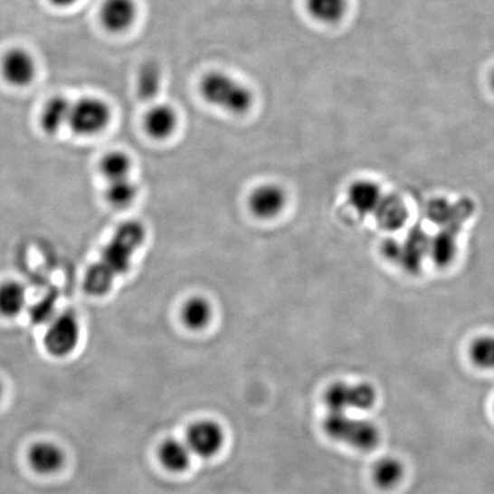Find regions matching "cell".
<instances>
[{"instance_id": "cell-21", "label": "cell", "mask_w": 494, "mask_h": 494, "mask_svg": "<svg viewBox=\"0 0 494 494\" xmlns=\"http://www.w3.org/2000/svg\"><path fill=\"white\" fill-rule=\"evenodd\" d=\"M404 476V466L396 458L385 457L376 461L372 470V480L379 489H390L397 487Z\"/></svg>"}, {"instance_id": "cell-22", "label": "cell", "mask_w": 494, "mask_h": 494, "mask_svg": "<svg viewBox=\"0 0 494 494\" xmlns=\"http://www.w3.org/2000/svg\"><path fill=\"white\" fill-rule=\"evenodd\" d=\"M133 166L129 155L121 150H112L100 159V173L108 182L127 179Z\"/></svg>"}, {"instance_id": "cell-20", "label": "cell", "mask_w": 494, "mask_h": 494, "mask_svg": "<svg viewBox=\"0 0 494 494\" xmlns=\"http://www.w3.org/2000/svg\"><path fill=\"white\" fill-rule=\"evenodd\" d=\"M163 86V71L158 63L147 62L138 69L137 92L145 101H154Z\"/></svg>"}, {"instance_id": "cell-19", "label": "cell", "mask_w": 494, "mask_h": 494, "mask_svg": "<svg viewBox=\"0 0 494 494\" xmlns=\"http://www.w3.org/2000/svg\"><path fill=\"white\" fill-rule=\"evenodd\" d=\"M311 19L323 24L340 23L347 12V0H305Z\"/></svg>"}, {"instance_id": "cell-2", "label": "cell", "mask_w": 494, "mask_h": 494, "mask_svg": "<svg viewBox=\"0 0 494 494\" xmlns=\"http://www.w3.org/2000/svg\"><path fill=\"white\" fill-rule=\"evenodd\" d=\"M204 101L228 114L241 116L253 106V93L235 77L223 71H210L199 82Z\"/></svg>"}, {"instance_id": "cell-3", "label": "cell", "mask_w": 494, "mask_h": 494, "mask_svg": "<svg viewBox=\"0 0 494 494\" xmlns=\"http://www.w3.org/2000/svg\"><path fill=\"white\" fill-rule=\"evenodd\" d=\"M323 428L329 439L363 452L375 450L381 440L379 428L375 423L364 418H355L349 413L328 412L324 419Z\"/></svg>"}, {"instance_id": "cell-4", "label": "cell", "mask_w": 494, "mask_h": 494, "mask_svg": "<svg viewBox=\"0 0 494 494\" xmlns=\"http://www.w3.org/2000/svg\"><path fill=\"white\" fill-rule=\"evenodd\" d=\"M111 115L106 100L85 95L72 101L68 128L78 137H97L109 127Z\"/></svg>"}, {"instance_id": "cell-11", "label": "cell", "mask_w": 494, "mask_h": 494, "mask_svg": "<svg viewBox=\"0 0 494 494\" xmlns=\"http://www.w3.org/2000/svg\"><path fill=\"white\" fill-rule=\"evenodd\" d=\"M72 100L64 95H54L47 100L39 115V127L47 136H55L68 128Z\"/></svg>"}, {"instance_id": "cell-15", "label": "cell", "mask_w": 494, "mask_h": 494, "mask_svg": "<svg viewBox=\"0 0 494 494\" xmlns=\"http://www.w3.org/2000/svg\"><path fill=\"white\" fill-rule=\"evenodd\" d=\"M27 307V290L23 283L8 280L0 283V316L15 318Z\"/></svg>"}, {"instance_id": "cell-8", "label": "cell", "mask_w": 494, "mask_h": 494, "mask_svg": "<svg viewBox=\"0 0 494 494\" xmlns=\"http://www.w3.org/2000/svg\"><path fill=\"white\" fill-rule=\"evenodd\" d=\"M185 443L195 456L210 459L223 449V429L214 420H199L189 427Z\"/></svg>"}, {"instance_id": "cell-5", "label": "cell", "mask_w": 494, "mask_h": 494, "mask_svg": "<svg viewBox=\"0 0 494 494\" xmlns=\"http://www.w3.org/2000/svg\"><path fill=\"white\" fill-rule=\"evenodd\" d=\"M324 401L328 412L349 413V411H367L375 404L376 392L370 384L352 385L339 381L328 385Z\"/></svg>"}, {"instance_id": "cell-6", "label": "cell", "mask_w": 494, "mask_h": 494, "mask_svg": "<svg viewBox=\"0 0 494 494\" xmlns=\"http://www.w3.org/2000/svg\"><path fill=\"white\" fill-rule=\"evenodd\" d=\"M81 336L80 318L72 311H63L49 323L44 336L45 349L52 356L66 357L77 348Z\"/></svg>"}, {"instance_id": "cell-17", "label": "cell", "mask_w": 494, "mask_h": 494, "mask_svg": "<svg viewBox=\"0 0 494 494\" xmlns=\"http://www.w3.org/2000/svg\"><path fill=\"white\" fill-rule=\"evenodd\" d=\"M158 456L165 470L182 472L188 470L193 452L185 442L168 439L160 445Z\"/></svg>"}, {"instance_id": "cell-28", "label": "cell", "mask_w": 494, "mask_h": 494, "mask_svg": "<svg viewBox=\"0 0 494 494\" xmlns=\"http://www.w3.org/2000/svg\"><path fill=\"white\" fill-rule=\"evenodd\" d=\"M0 397H2V384H0Z\"/></svg>"}, {"instance_id": "cell-12", "label": "cell", "mask_w": 494, "mask_h": 494, "mask_svg": "<svg viewBox=\"0 0 494 494\" xmlns=\"http://www.w3.org/2000/svg\"><path fill=\"white\" fill-rule=\"evenodd\" d=\"M177 124L179 117L176 109L164 103L151 106L143 117V128L155 140H166L176 132Z\"/></svg>"}, {"instance_id": "cell-9", "label": "cell", "mask_w": 494, "mask_h": 494, "mask_svg": "<svg viewBox=\"0 0 494 494\" xmlns=\"http://www.w3.org/2000/svg\"><path fill=\"white\" fill-rule=\"evenodd\" d=\"M138 15L136 0H103L99 10L100 24L112 34L128 32L137 23Z\"/></svg>"}, {"instance_id": "cell-24", "label": "cell", "mask_w": 494, "mask_h": 494, "mask_svg": "<svg viewBox=\"0 0 494 494\" xmlns=\"http://www.w3.org/2000/svg\"><path fill=\"white\" fill-rule=\"evenodd\" d=\"M428 252L437 266H449L457 255L456 238L449 233H439V235L429 242Z\"/></svg>"}, {"instance_id": "cell-13", "label": "cell", "mask_w": 494, "mask_h": 494, "mask_svg": "<svg viewBox=\"0 0 494 494\" xmlns=\"http://www.w3.org/2000/svg\"><path fill=\"white\" fill-rule=\"evenodd\" d=\"M383 198V190L374 180L358 179L349 185L348 202L358 214H375Z\"/></svg>"}, {"instance_id": "cell-16", "label": "cell", "mask_w": 494, "mask_h": 494, "mask_svg": "<svg viewBox=\"0 0 494 494\" xmlns=\"http://www.w3.org/2000/svg\"><path fill=\"white\" fill-rule=\"evenodd\" d=\"M375 215L381 228L385 231L396 232L409 219V210L400 197L384 196Z\"/></svg>"}, {"instance_id": "cell-10", "label": "cell", "mask_w": 494, "mask_h": 494, "mask_svg": "<svg viewBox=\"0 0 494 494\" xmlns=\"http://www.w3.org/2000/svg\"><path fill=\"white\" fill-rule=\"evenodd\" d=\"M286 193L279 185L268 184L259 185L250 195L251 212L260 219H272L285 209Z\"/></svg>"}, {"instance_id": "cell-26", "label": "cell", "mask_w": 494, "mask_h": 494, "mask_svg": "<svg viewBox=\"0 0 494 494\" xmlns=\"http://www.w3.org/2000/svg\"><path fill=\"white\" fill-rule=\"evenodd\" d=\"M78 2L80 0H49L51 5L59 8V10H66V8L75 6Z\"/></svg>"}, {"instance_id": "cell-25", "label": "cell", "mask_w": 494, "mask_h": 494, "mask_svg": "<svg viewBox=\"0 0 494 494\" xmlns=\"http://www.w3.org/2000/svg\"><path fill=\"white\" fill-rule=\"evenodd\" d=\"M470 356L475 366L494 370V336L476 337L470 347Z\"/></svg>"}, {"instance_id": "cell-27", "label": "cell", "mask_w": 494, "mask_h": 494, "mask_svg": "<svg viewBox=\"0 0 494 494\" xmlns=\"http://www.w3.org/2000/svg\"><path fill=\"white\" fill-rule=\"evenodd\" d=\"M491 84H492L493 89H494V72H493V75H492V78H491Z\"/></svg>"}, {"instance_id": "cell-1", "label": "cell", "mask_w": 494, "mask_h": 494, "mask_svg": "<svg viewBox=\"0 0 494 494\" xmlns=\"http://www.w3.org/2000/svg\"><path fill=\"white\" fill-rule=\"evenodd\" d=\"M145 238V227L138 221L121 223L112 233L97 261L86 271L82 280L84 292L93 298L107 296L115 281L131 268L134 254Z\"/></svg>"}, {"instance_id": "cell-18", "label": "cell", "mask_w": 494, "mask_h": 494, "mask_svg": "<svg viewBox=\"0 0 494 494\" xmlns=\"http://www.w3.org/2000/svg\"><path fill=\"white\" fill-rule=\"evenodd\" d=\"M180 315L185 327L193 331H201L210 324L214 309L206 298L195 296L185 301Z\"/></svg>"}, {"instance_id": "cell-14", "label": "cell", "mask_w": 494, "mask_h": 494, "mask_svg": "<svg viewBox=\"0 0 494 494\" xmlns=\"http://www.w3.org/2000/svg\"><path fill=\"white\" fill-rule=\"evenodd\" d=\"M29 462L39 474H54L62 468L64 454L59 446L49 442H41L30 450Z\"/></svg>"}, {"instance_id": "cell-23", "label": "cell", "mask_w": 494, "mask_h": 494, "mask_svg": "<svg viewBox=\"0 0 494 494\" xmlns=\"http://www.w3.org/2000/svg\"><path fill=\"white\" fill-rule=\"evenodd\" d=\"M137 196V185L129 180V177L108 182L105 189L106 201L115 209H125V207L131 205Z\"/></svg>"}, {"instance_id": "cell-7", "label": "cell", "mask_w": 494, "mask_h": 494, "mask_svg": "<svg viewBox=\"0 0 494 494\" xmlns=\"http://www.w3.org/2000/svg\"><path fill=\"white\" fill-rule=\"evenodd\" d=\"M38 64L32 52L24 47H12L0 60V73L12 88L24 89L36 80Z\"/></svg>"}]
</instances>
